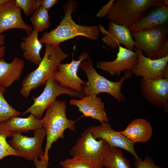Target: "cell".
Returning a JSON list of instances; mask_svg holds the SVG:
<instances>
[{"instance_id":"6da1fadb","label":"cell","mask_w":168,"mask_h":168,"mask_svg":"<svg viewBox=\"0 0 168 168\" xmlns=\"http://www.w3.org/2000/svg\"><path fill=\"white\" fill-rule=\"evenodd\" d=\"M77 5L76 0L67 1L63 6L64 15L59 24L55 29L43 33L39 39L42 44H60L63 42L79 36L92 40L98 39L99 26L80 25L72 19V14L75 11Z\"/></svg>"},{"instance_id":"7a4b0ae2","label":"cell","mask_w":168,"mask_h":168,"mask_svg":"<svg viewBox=\"0 0 168 168\" xmlns=\"http://www.w3.org/2000/svg\"><path fill=\"white\" fill-rule=\"evenodd\" d=\"M68 56L59 44H45L44 56L38 67L23 79L20 94L27 98L32 90L45 85L49 78L54 77L61 62Z\"/></svg>"},{"instance_id":"3957f363","label":"cell","mask_w":168,"mask_h":168,"mask_svg":"<svg viewBox=\"0 0 168 168\" xmlns=\"http://www.w3.org/2000/svg\"><path fill=\"white\" fill-rule=\"evenodd\" d=\"M67 107L66 100H56L47 110L42 119L43 128L46 134V144L42 157L44 158L49 160L48 152L53 143L59 138H64L65 130L68 129L72 132L75 131V122L67 117Z\"/></svg>"},{"instance_id":"277c9868","label":"cell","mask_w":168,"mask_h":168,"mask_svg":"<svg viewBox=\"0 0 168 168\" xmlns=\"http://www.w3.org/2000/svg\"><path fill=\"white\" fill-rule=\"evenodd\" d=\"M164 6V0H117L111 6L107 18L129 29L144 16L149 8Z\"/></svg>"},{"instance_id":"5b68a950","label":"cell","mask_w":168,"mask_h":168,"mask_svg":"<svg viewBox=\"0 0 168 168\" xmlns=\"http://www.w3.org/2000/svg\"><path fill=\"white\" fill-rule=\"evenodd\" d=\"M79 68L85 72L87 81L83 86L82 93L85 96L106 93L113 96L118 102L125 101L126 97L122 92L121 88L124 81L132 77L131 71L124 72L119 81L112 82L99 74L94 68L92 60L89 58L80 63Z\"/></svg>"},{"instance_id":"8992f818","label":"cell","mask_w":168,"mask_h":168,"mask_svg":"<svg viewBox=\"0 0 168 168\" xmlns=\"http://www.w3.org/2000/svg\"><path fill=\"white\" fill-rule=\"evenodd\" d=\"M168 28L164 25L131 33L135 47L143 50L147 57L153 59L168 55Z\"/></svg>"},{"instance_id":"52a82bcc","label":"cell","mask_w":168,"mask_h":168,"mask_svg":"<svg viewBox=\"0 0 168 168\" xmlns=\"http://www.w3.org/2000/svg\"><path fill=\"white\" fill-rule=\"evenodd\" d=\"M110 147L104 140L95 138L87 129L77 139L70 154L73 157L88 163L93 168H102L104 160Z\"/></svg>"},{"instance_id":"ba28073f","label":"cell","mask_w":168,"mask_h":168,"mask_svg":"<svg viewBox=\"0 0 168 168\" xmlns=\"http://www.w3.org/2000/svg\"><path fill=\"white\" fill-rule=\"evenodd\" d=\"M44 90L37 97L32 98L34 103L21 115L30 113L36 118L40 119L44 112L47 110L59 95H68L72 97L81 99L85 96L82 92H78L60 86L53 77L46 82Z\"/></svg>"},{"instance_id":"9c48e42d","label":"cell","mask_w":168,"mask_h":168,"mask_svg":"<svg viewBox=\"0 0 168 168\" xmlns=\"http://www.w3.org/2000/svg\"><path fill=\"white\" fill-rule=\"evenodd\" d=\"M34 134V136L29 137L20 133H13L12 138L8 142L18 156L28 161L43 157L44 152L42 145L46 136L45 129L43 128L35 130Z\"/></svg>"},{"instance_id":"30bf717a","label":"cell","mask_w":168,"mask_h":168,"mask_svg":"<svg viewBox=\"0 0 168 168\" xmlns=\"http://www.w3.org/2000/svg\"><path fill=\"white\" fill-rule=\"evenodd\" d=\"M138 61L131 72L136 77L150 79L168 78V55L162 58L152 59L145 56L140 49L135 47Z\"/></svg>"},{"instance_id":"8fae6325","label":"cell","mask_w":168,"mask_h":168,"mask_svg":"<svg viewBox=\"0 0 168 168\" xmlns=\"http://www.w3.org/2000/svg\"><path fill=\"white\" fill-rule=\"evenodd\" d=\"M90 58L89 54L84 51L78 60L72 59L70 63H61L53 78L61 86L82 93L86 82L78 76L77 71L81 63Z\"/></svg>"},{"instance_id":"7c38bea8","label":"cell","mask_w":168,"mask_h":168,"mask_svg":"<svg viewBox=\"0 0 168 168\" xmlns=\"http://www.w3.org/2000/svg\"><path fill=\"white\" fill-rule=\"evenodd\" d=\"M141 89L144 97L153 105L168 111V78L150 79L142 77Z\"/></svg>"},{"instance_id":"4fadbf2b","label":"cell","mask_w":168,"mask_h":168,"mask_svg":"<svg viewBox=\"0 0 168 168\" xmlns=\"http://www.w3.org/2000/svg\"><path fill=\"white\" fill-rule=\"evenodd\" d=\"M88 129L96 139H102L110 147H117L128 151L134 156L136 160L142 159L136 152L134 144L118 132L114 130L109 123L92 126Z\"/></svg>"},{"instance_id":"5bb4252c","label":"cell","mask_w":168,"mask_h":168,"mask_svg":"<svg viewBox=\"0 0 168 168\" xmlns=\"http://www.w3.org/2000/svg\"><path fill=\"white\" fill-rule=\"evenodd\" d=\"M21 10L15 0H9L0 6V34L9 30L19 29L25 30L27 36L30 35L33 30L23 20Z\"/></svg>"},{"instance_id":"9a60e30c","label":"cell","mask_w":168,"mask_h":168,"mask_svg":"<svg viewBox=\"0 0 168 168\" xmlns=\"http://www.w3.org/2000/svg\"><path fill=\"white\" fill-rule=\"evenodd\" d=\"M137 53L119 45L116 58L113 61H100L98 62L97 67L107 72L111 75H120L124 71H131L137 63Z\"/></svg>"},{"instance_id":"2e32d148","label":"cell","mask_w":168,"mask_h":168,"mask_svg":"<svg viewBox=\"0 0 168 168\" xmlns=\"http://www.w3.org/2000/svg\"><path fill=\"white\" fill-rule=\"evenodd\" d=\"M99 30L104 35L102 40L107 46L115 49L123 44L126 49L134 51V41L127 28L110 21L107 30L101 25H99Z\"/></svg>"},{"instance_id":"e0dca14e","label":"cell","mask_w":168,"mask_h":168,"mask_svg":"<svg viewBox=\"0 0 168 168\" xmlns=\"http://www.w3.org/2000/svg\"><path fill=\"white\" fill-rule=\"evenodd\" d=\"M69 103L77 106L85 117L98 120L101 124L109 122L110 119L105 110V103L96 95L85 96L79 100L71 99Z\"/></svg>"},{"instance_id":"ac0fdd59","label":"cell","mask_w":168,"mask_h":168,"mask_svg":"<svg viewBox=\"0 0 168 168\" xmlns=\"http://www.w3.org/2000/svg\"><path fill=\"white\" fill-rule=\"evenodd\" d=\"M42 119H38L32 114L26 118L12 117L0 124L2 130L13 134L21 133L43 128Z\"/></svg>"},{"instance_id":"d6986e66","label":"cell","mask_w":168,"mask_h":168,"mask_svg":"<svg viewBox=\"0 0 168 168\" xmlns=\"http://www.w3.org/2000/svg\"><path fill=\"white\" fill-rule=\"evenodd\" d=\"M24 67V60L18 57L10 63L3 58H0V87H9L18 80Z\"/></svg>"},{"instance_id":"ffe728a7","label":"cell","mask_w":168,"mask_h":168,"mask_svg":"<svg viewBox=\"0 0 168 168\" xmlns=\"http://www.w3.org/2000/svg\"><path fill=\"white\" fill-rule=\"evenodd\" d=\"M118 132L134 144L137 142L144 143L151 138L152 128L147 120L137 118L132 121L124 130Z\"/></svg>"},{"instance_id":"44dd1931","label":"cell","mask_w":168,"mask_h":168,"mask_svg":"<svg viewBox=\"0 0 168 168\" xmlns=\"http://www.w3.org/2000/svg\"><path fill=\"white\" fill-rule=\"evenodd\" d=\"M168 21V6L157 8L143 16L129 28L130 32H137L156 26H164Z\"/></svg>"},{"instance_id":"7402d4cb","label":"cell","mask_w":168,"mask_h":168,"mask_svg":"<svg viewBox=\"0 0 168 168\" xmlns=\"http://www.w3.org/2000/svg\"><path fill=\"white\" fill-rule=\"evenodd\" d=\"M38 33L33 30L29 36L23 38L20 45L23 51L24 58L37 65L39 64L42 59L40 52L42 45L38 38Z\"/></svg>"},{"instance_id":"603a6c76","label":"cell","mask_w":168,"mask_h":168,"mask_svg":"<svg viewBox=\"0 0 168 168\" xmlns=\"http://www.w3.org/2000/svg\"><path fill=\"white\" fill-rule=\"evenodd\" d=\"M103 165L106 168H131L121 149L113 147H110L106 155Z\"/></svg>"},{"instance_id":"cb8c5ba5","label":"cell","mask_w":168,"mask_h":168,"mask_svg":"<svg viewBox=\"0 0 168 168\" xmlns=\"http://www.w3.org/2000/svg\"><path fill=\"white\" fill-rule=\"evenodd\" d=\"M48 10L40 7L33 13L30 18L33 26V30L38 33L48 29L50 26Z\"/></svg>"},{"instance_id":"d4e9b609","label":"cell","mask_w":168,"mask_h":168,"mask_svg":"<svg viewBox=\"0 0 168 168\" xmlns=\"http://www.w3.org/2000/svg\"><path fill=\"white\" fill-rule=\"evenodd\" d=\"M6 91V88L0 87V124L21 114L20 112L13 108L5 99L3 94Z\"/></svg>"},{"instance_id":"484cf974","label":"cell","mask_w":168,"mask_h":168,"mask_svg":"<svg viewBox=\"0 0 168 168\" xmlns=\"http://www.w3.org/2000/svg\"><path fill=\"white\" fill-rule=\"evenodd\" d=\"M13 135L0 128V160L8 156H18L17 154L6 141L7 138L12 137Z\"/></svg>"},{"instance_id":"4316f807","label":"cell","mask_w":168,"mask_h":168,"mask_svg":"<svg viewBox=\"0 0 168 168\" xmlns=\"http://www.w3.org/2000/svg\"><path fill=\"white\" fill-rule=\"evenodd\" d=\"M16 5L29 16L41 7V0H15Z\"/></svg>"},{"instance_id":"83f0119b","label":"cell","mask_w":168,"mask_h":168,"mask_svg":"<svg viewBox=\"0 0 168 168\" xmlns=\"http://www.w3.org/2000/svg\"><path fill=\"white\" fill-rule=\"evenodd\" d=\"M60 164L65 168H93L88 163L76 157L67 158L60 161Z\"/></svg>"},{"instance_id":"f1b7e54d","label":"cell","mask_w":168,"mask_h":168,"mask_svg":"<svg viewBox=\"0 0 168 168\" xmlns=\"http://www.w3.org/2000/svg\"><path fill=\"white\" fill-rule=\"evenodd\" d=\"M135 168H163L157 166L153 160L146 156L143 160H136L134 163Z\"/></svg>"},{"instance_id":"f546056e","label":"cell","mask_w":168,"mask_h":168,"mask_svg":"<svg viewBox=\"0 0 168 168\" xmlns=\"http://www.w3.org/2000/svg\"><path fill=\"white\" fill-rule=\"evenodd\" d=\"M115 1L111 0L105 5L102 6L96 14V17L99 18L104 17L105 15H107L109 10Z\"/></svg>"},{"instance_id":"4dcf8cb0","label":"cell","mask_w":168,"mask_h":168,"mask_svg":"<svg viewBox=\"0 0 168 168\" xmlns=\"http://www.w3.org/2000/svg\"><path fill=\"white\" fill-rule=\"evenodd\" d=\"M39 160L37 158L34 159L33 163L36 168H48L49 165V160L41 158Z\"/></svg>"},{"instance_id":"1f68e13d","label":"cell","mask_w":168,"mask_h":168,"mask_svg":"<svg viewBox=\"0 0 168 168\" xmlns=\"http://www.w3.org/2000/svg\"><path fill=\"white\" fill-rule=\"evenodd\" d=\"M58 1V0H41V7L48 10Z\"/></svg>"},{"instance_id":"d6a6232c","label":"cell","mask_w":168,"mask_h":168,"mask_svg":"<svg viewBox=\"0 0 168 168\" xmlns=\"http://www.w3.org/2000/svg\"><path fill=\"white\" fill-rule=\"evenodd\" d=\"M5 47L2 46L0 47V58H3L5 55Z\"/></svg>"},{"instance_id":"836d02e7","label":"cell","mask_w":168,"mask_h":168,"mask_svg":"<svg viewBox=\"0 0 168 168\" xmlns=\"http://www.w3.org/2000/svg\"><path fill=\"white\" fill-rule=\"evenodd\" d=\"M5 44V36L3 34H0V47L3 46Z\"/></svg>"},{"instance_id":"e575fe53","label":"cell","mask_w":168,"mask_h":168,"mask_svg":"<svg viewBox=\"0 0 168 168\" xmlns=\"http://www.w3.org/2000/svg\"><path fill=\"white\" fill-rule=\"evenodd\" d=\"M9 0H0V6L8 2Z\"/></svg>"},{"instance_id":"d590c367","label":"cell","mask_w":168,"mask_h":168,"mask_svg":"<svg viewBox=\"0 0 168 168\" xmlns=\"http://www.w3.org/2000/svg\"><path fill=\"white\" fill-rule=\"evenodd\" d=\"M62 168H65L63 167Z\"/></svg>"}]
</instances>
